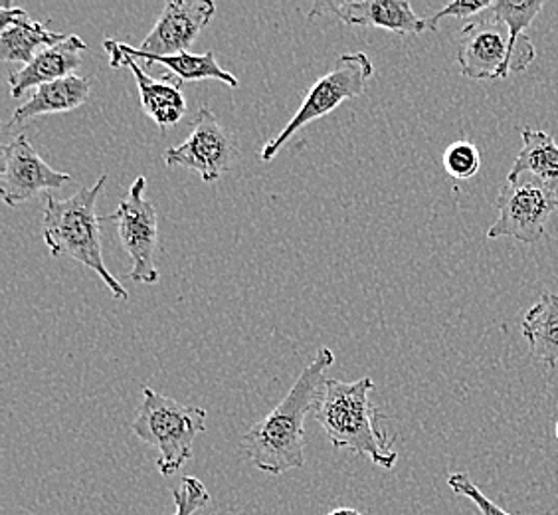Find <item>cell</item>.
Listing matches in <instances>:
<instances>
[{
  "label": "cell",
  "instance_id": "7c38bea8",
  "mask_svg": "<svg viewBox=\"0 0 558 515\" xmlns=\"http://www.w3.org/2000/svg\"><path fill=\"white\" fill-rule=\"evenodd\" d=\"M104 50L109 55V65L113 70L130 68L140 89L141 108L147 118L155 121L161 131L174 128L186 113L183 84L177 82L172 75H162L161 80L150 77L147 70L140 64V60L125 56L118 48V40H104Z\"/></svg>",
  "mask_w": 558,
  "mask_h": 515
},
{
  "label": "cell",
  "instance_id": "6da1fadb",
  "mask_svg": "<svg viewBox=\"0 0 558 515\" xmlns=\"http://www.w3.org/2000/svg\"><path fill=\"white\" fill-rule=\"evenodd\" d=\"M335 354L322 347L310 366L301 371L290 393L264 419L242 436V448L259 472L281 476L305 464V417L315 412Z\"/></svg>",
  "mask_w": 558,
  "mask_h": 515
},
{
  "label": "cell",
  "instance_id": "3957f363",
  "mask_svg": "<svg viewBox=\"0 0 558 515\" xmlns=\"http://www.w3.org/2000/svg\"><path fill=\"white\" fill-rule=\"evenodd\" d=\"M108 184V175H101L94 187H84L68 199L46 196L44 204V244L52 256H68L77 264L94 270L111 296L119 301L130 300L125 290L104 262L101 250V218L97 216V199Z\"/></svg>",
  "mask_w": 558,
  "mask_h": 515
},
{
  "label": "cell",
  "instance_id": "d4e9b609",
  "mask_svg": "<svg viewBox=\"0 0 558 515\" xmlns=\"http://www.w3.org/2000/svg\"><path fill=\"white\" fill-rule=\"evenodd\" d=\"M327 515H361V512H356L353 507H337L331 514Z\"/></svg>",
  "mask_w": 558,
  "mask_h": 515
},
{
  "label": "cell",
  "instance_id": "8992f818",
  "mask_svg": "<svg viewBox=\"0 0 558 515\" xmlns=\"http://www.w3.org/2000/svg\"><path fill=\"white\" fill-rule=\"evenodd\" d=\"M147 177L140 175L128 194L118 204L113 215L104 216L101 223H116L121 247L131 258L130 278L137 284L153 286L161 279L155 264L159 244V215L157 206L145 196Z\"/></svg>",
  "mask_w": 558,
  "mask_h": 515
},
{
  "label": "cell",
  "instance_id": "5bb4252c",
  "mask_svg": "<svg viewBox=\"0 0 558 515\" xmlns=\"http://www.w3.org/2000/svg\"><path fill=\"white\" fill-rule=\"evenodd\" d=\"M86 50L87 44L75 34L65 36L62 43L50 48H44L28 64L21 65L9 74L12 97L19 99L31 89L74 75L75 70L82 65V55Z\"/></svg>",
  "mask_w": 558,
  "mask_h": 515
},
{
  "label": "cell",
  "instance_id": "ba28073f",
  "mask_svg": "<svg viewBox=\"0 0 558 515\" xmlns=\"http://www.w3.org/2000/svg\"><path fill=\"white\" fill-rule=\"evenodd\" d=\"M236 157V135L216 119L208 106H201L194 113L189 137L162 155L167 167H184L198 172L203 183L218 181L232 169Z\"/></svg>",
  "mask_w": 558,
  "mask_h": 515
},
{
  "label": "cell",
  "instance_id": "484cf974",
  "mask_svg": "<svg viewBox=\"0 0 558 515\" xmlns=\"http://www.w3.org/2000/svg\"><path fill=\"white\" fill-rule=\"evenodd\" d=\"M555 434H557V439H558V422H557V427H555Z\"/></svg>",
  "mask_w": 558,
  "mask_h": 515
},
{
  "label": "cell",
  "instance_id": "52a82bcc",
  "mask_svg": "<svg viewBox=\"0 0 558 515\" xmlns=\"http://www.w3.org/2000/svg\"><path fill=\"white\" fill-rule=\"evenodd\" d=\"M495 208L499 218L487 238H513L523 244H537L547 238L548 218L558 211V194L533 179L507 181L497 194Z\"/></svg>",
  "mask_w": 558,
  "mask_h": 515
},
{
  "label": "cell",
  "instance_id": "9c48e42d",
  "mask_svg": "<svg viewBox=\"0 0 558 515\" xmlns=\"http://www.w3.org/2000/svg\"><path fill=\"white\" fill-rule=\"evenodd\" d=\"M215 14L213 0H167L140 48L125 43H118V48L128 56L184 55L198 34L215 19Z\"/></svg>",
  "mask_w": 558,
  "mask_h": 515
},
{
  "label": "cell",
  "instance_id": "4fadbf2b",
  "mask_svg": "<svg viewBox=\"0 0 558 515\" xmlns=\"http://www.w3.org/2000/svg\"><path fill=\"white\" fill-rule=\"evenodd\" d=\"M333 14L349 26H375L388 33L418 34L428 31V22L412 11L409 0H359V2H317L313 16Z\"/></svg>",
  "mask_w": 558,
  "mask_h": 515
},
{
  "label": "cell",
  "instance_id": "e0dca14e",
  "mask_svg": "<svg viewBox=\"0 0 558 515\" xmlns=\"http://www.w3.org/2000/svg\"><path fill=\"white\" fill-rule=\"evenodd\" d=\"M543 0H495L494 4L484 12L485 19L504 24L509 33V50H511V72H523L526 65L537 58L535 44L529 38V26L543 11Z\"/></svg>",
  "mask_w": 558,
  "mask_h": 515
},
{
  "label": "cell",
  "instance_id": "7402d4cb",
  "mask_svg": "<svg viewBox=\"0 0 558 515\" xmlns=\"http://www.w3.org/2000/svg\"><path fill=\"white\" fill-rule=\"evenodd\" d=\"M172 500L177 505L172 515H194L210 502V494H208L205 483L201 482L198 478L184 476L181 486L172 492Z\"/></svg>",
  "mask_w": 558,
  "mask_h": 515
},
{
  "label": "cell",
  "instance_id": "30bf717a",
  "mask_svg": "<svg viewBox=\"0 0 558 515\" xmlns=\"http://www.w3.org/2000/svg\"><path fill=\"white\" fill-rule=\"evenodd\" d=\"M72 181L70 172L56 171L44 161L26 135L2 145L0 194L9 206H19L46 191H58Z\"/></svg>",
  "mask_w": 558,
  "mask_h": 515
},
{
  "label": "cell",
  "instance_id": "8fae6325",
  "mask_svg": "<svg viewBox=\"0 0 558 515\" xmlns=\"http://www.w3.org/2000/svg\"><path fill=\"white\" fill-rule=\"evenodd\" d=\"M456 58L468 80H505L511 74L509 33L504 24L480 14V21L463 28Z\"/></svg>",
  "mask_w": 558,
  "mask_h": 515
},
{
  "label": "cell",
  "instance_id": "2e32d148",
  "mask_svg": "<svg viewBox=\"0 0 558 515\" xmlns=\"http://www.w3.org/2000/svg\"><path fill=\"white\" fill-rule=\"evenodd\" d=\"M92 94V77L84 75H68L50 84H44L33 89L28 101L14 109L9 128L21 125L28 119L52 113H68L84 106Z\"/></svg>",
  "mask_w": 558,
  "mask_h": 515
},
{
  "label": "cell",
  "instance_id": "ac0fdd59",
  "mask_svg": "<svg viewBox=\"0 0 558 515\" xmlns=\"http://www.w3.org/2000/svg\"><path fill=\"white\" fill-rule=\"evenodd\" d=\"M523 147L517 153L515 163L507 175V181L533 179L558 194V143L541 129H521Z\"/></svg>",
  "mask_w": 558,
  "mask_h": 515
},
{
  "label": "cell",
  "instance_id": "ffe728a7",
  "mask_svg": "<svg viewBox=\"0 0 558 515\" xmlns=\"http://www.w3.org/2000/svg\"><path fill=\"white\" fill-rule=\"evenodd\" d=\"M131 58L140 60L147 68L153 64L165 65L169 70V75H172L181 84L216 80V82H222L226 86H240L236 75L226 72L225 68L218 64L215 52H210V50L205 55L184 52V55L179 56H131Z\"/></svg>",
  "mask_w": 558,
  "mask_h": 515
},
{
  "label": "cell",
  "instance_id": "cb8c5ba5",
  "mask_svg": "<svg viewBox=\"0 0 558 515\" xmlns=\"http://www.w3.org/2000/svg\"><path fill=\"white\" fill-rule=\"evenodd\" d=\"M494 2L492 0H477V2H468V0H453L448 7H444L441 11L436 12L432 19H428V31L438 33L440 22L444 19H468L475 14H484Z\"/></svg>",
  "mask_w": 558,
  "mask_h": 515
},
{
  "label": "cell",
  "instance_id": "603a6c76",
  "mask_svg": "<svg viewBox=\"0 0 558 515\" xmlns=\"http://www.w3.org/2000/svg\"><path fill=\"white\" fill-rule=\"evenodd\" d=\"M448 486H450L453 494L463 495V498L472 500L473 504L477 505V510L484 515H511L507 514L505 510H501L499 505H495L494 502L470 480L468 474H451L450 478H448Z\"/></svg>",
  "mask_w": 558,
  "mask_h": 515
},
{
  "label": "cell",
  "instance_id": "44dd1931",
  "mask_svg": "<svg viewBox=\"0 0 558 515\" xmlns=\"http://www.w3.org/2000/svg\"><path fill=\"white\" fill-rule=\"evenodd\" d=\"M480 167H482V155L472 141H453L450 147L444 151V169L458 181L472 179L480 171Z\"/></svg>",
  "mask_w": 558,
  "mask_h": 515
},
{
  "label": "cell",
  "instance_id": "9a60e30c",
  "mask_svg": "<svg viewBox=\"0 0 558 515\" xmlns=\"http://www.w3.org/2000/svg\"><path fill=\"white\" fill-rule=\"evenodd\" d=\"M64 34L52 33L43 22L33 21V16L21 7H11L9 2L0 9V60L4 64L26 65L34 56L64 40Z\"/></svg>",
  "mask_w": 558,
  "mask_h": 515
},
{
  "label": "cell",
  "instance_id": "7a4b0ae2",
  "mask_svg": "<svg viewBox=\"0 0 558 515\" xmlns=\"http://www.w3.org/2000/svg\"><path fill=\"white\" fill-rule=\"evenodd\" d=\"M375 381L371 376L353 383L327 379L313 417L322 424L335 448H347L356 456L390 470L398 460L392 439L378 427L380 410L371 403Z\"/></svg>",
  "mask_w": 558,
  "mask_h": 515
},
{
  "label": "cell",
  "instance_id": "5b68a950",
  "mask_svg": "<svg viewBox=\"0 0 558 515\" xmlns=\"http://www.w3.org/2000/svg\"><path fill=\"white\" fill-rule=\"evenodd\" d=\"M375 74L373 60L365 52H353L337 58L333 68L322 75L305 94V99L295 116L286 123L274 140L262 149V161H271L283 145L307 123L333 113L343 101L365 94L366 82Z\"/></svg>",
  "mask_w": 558,
  "mask_h": 515
},
{
  "label": "cell",
  "instance_id": "277c9868",
  "mask_svg": "<svg viewBox=\"0 0 558 515\" xmlns=\"http://www.w3.org/2000/svg\"><path fill=\"white\" fill-rule=\"evenodd\" d=\"M131 430L141 442L159 451L157 470L169 478L193 458L194 441L206 430V410L143 386V400Z\"/></svg>",
  "mask_w": 558,
  "mask_h": 515
},
{
  "label": "cell",
  "instance_id": "d6986e66",
  "mask_svg": "<svg viewBox=\"0 0 558 515\" xmlns=\"http://www.w3.org/2000/svg\"><path fill=\"white\" fill-rule=\"evenodd\" d=\"M523 337L545 366H558V296L545 291L523 318Z\"/></svg>",
  "mask_w": 558,
  "mask_h": 515
}]
</instances>
